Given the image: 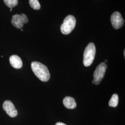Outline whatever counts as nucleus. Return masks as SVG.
<instances>
[{
    "instance_id": "nucleus-1",
    "label": "nucleus",
    "mask_w": 125,
    "mask_h": 125,
    "mask_svg": "<svg viewBox=\"0 0 125 125\" xmlns=\"http://www.w3.org/2000/svg\"><path fill=\"white\" fill-rule=\"evenodd\" d=\"M31 68L35 76L40 80L46 82L49 80L50 74L48 69L45 65L39 62H31Z\"/></svg>"
},
{
    "instance_id": "nucleus-2",
    "label": "nucleus",
    "mask_w": 125,
    "mask_h": 125,
    "mask_svg": "<svg viewBox=\"0 0 125 125\" xmlns=\"http://www.w3.org/2000/svg\"><path fill=\"white\" fill-rule=\"evenodd\" d=\"M96 53L95 46L93 43H90L85 48L83 54V64L86 67L91 65Z\"/></svg>"
},
{
    "instance_id": "nucleus-3",
    "label": "nucleus",
    "mask_w": 125,
    "mask_h": 125,
    "mask_svg": "<svg viewBox=\"0 0 125 125\" xmlns=\"http://www.w3.org/2000/svg\"><path fill=\"white\" fill-rule=\"evenodd\" d=\"M76 24V20L74 16L72 15L67 16L61 26L60 29L62 33L64 35L70 34L74 29Z\"/></svg>"
},
{
    "instance_id": "nucleus-4",
    "label": "nucleus",
    "mask_w": 125,
    "mask_h": 125,
    "mask_svg": "<svg viewBox=\"0 0 125 125\" xmlns=\"http://www.w3.org/2000/svg\"><path fill=\"white\" fill-rule=\"evenodd\" d=\"M107 69V65L105 62L100 63L96 67L93 74L94 80L92 83L95 85H98L101 82Z\"/></svg>"
},
{
    "instance_id": "nucleus-5",
    "label": "nucleus",
    "mask_w": 125,
    "mask_h": 125,
    "mask_svg": "<svg viewBox=\"0 0 125 125\" xmlns=\"http://www.w3.org/2000/svg\"><path fill=\"white\" fill-rule=\"evenodd\" d=\"M28 19L25 14H15L13 16L11 23L13 26L18 29H21L23 27L24 24L28 22Z\"/></svg>"
},
{
    "instance_id": "nucleus-6",
    "label": "nucleus",
    "mask_w": 125,
    "mask_h": 125,
    "mask_svg": "<svg viewBox=\"0 0 125 125\" xmlns=\"http://www.w3.org/2000/svg\"><path fill=\"white\" fill-rule=\"evenodd\" d=\"M111 22L114 28L118 29L123 26L124 21L121 13L118 12H115L111 16Z\"/></svg>"
},
{
    "instance_id": "nucleus-7",
    "label": "nucleus",
    "mask_w": 125,
    "mask_h": 125,
    "mask_svg": "<svg viewBox=\"0 0 125 125\" xmlns=\"http://www.w3.org/2000/svg\"><path fill=\"white\" fill-rule=\"evenodd\" d=\"M2 107L3 109L10 117L13 118L17 115V110L11 101L9 100L5 101L3 104Z\"/></svg>"
},
{
    "instance_id": "nucleus-8",
    "label": "nucleus",
    "mask_w": 125,
    "mask_h": 125,
    "mask_svg": "<svg viewBox=\"0 0 125 125\" xmlns=\"http://www.w3.org/2000/svg\"><path fill=\"white\" fill-rule=\"evenodd\" d=\"M9 62L11 66L15 69H20L22 67V61L17 55L11 56L9 58Z\"/></svg>"
},
{
    "instance_id": "nucleus-9",
    "label": "nucleus",
    "mask_w": 125,
    "mask_h": 125,
    "mask_svg": "<svg viewBox=\"0 0 125 125\" xmlns=\"http://www.w3.org/2000/svg\"><path fill=\"white\" fill-rule=\"evenodd\" d=\"M63 104L68 109H74L76 106L75 100L70 96H66L63 100Z\"/></svg>"
},
{
    "instance_id": "nucleus-10",
    "label": "nucleus",
    "mask_w": 125,
    "mask_h": 125,
    "mask_svg": "<svg viewBox=\"0 0 125 125\" xmlns=\"http://www.w3.org/2000/svg\"><path fill=\"white\" fill-rule=\"evenodd\" d=\"M119 103V96L116 94H114L110 99L108 105L111 107H116L118 104Z\"/></svg>"
},
{
    "instance_id": "nucleus-11",
    "label": "nucleus",
    "mask_w": 125,
    "mask_h": 125,
    "mask_svg": "<svg viewBox=\"0 0 125 125\" xmlns=\"http://www.w3.org/2000/svg\"><path fill=\"white\" fill-rule=\"evenodd\" d=\"M5 4L10 9H12L18 4V0H3Z\"/></svg>"
},
{
    "instance_id": "nucleus-12",
    "label": "nucleus",
    "mask_w": 125,
    "mask_h": 125,
    "mask_svg": "<svg viewBox=\"0 0 125 125\" xmlns=\"http://www.w3.org/2000/svg\"><path fill=\"white\" fill-rule=\"evenodd\" d=\"M29 4L31 8L35 10H39L40 5L38 0H29Z\"/></svg>"
},
{
    "instance_id": "nucleus-13",
    "label": "nucleus",
    "mask_w": 125,
    "mask_h": 125,
    "mask_svg": "<svg viewBox=\"0 0 125 125\" xmlns=\"http://www.w3.org/2000/svg\"><path fill=\"white\" fill-rule=\"evenodd\" d=\"M55 125H67L62 122H57Z\"/></svg>"
},
{
    "instance_id": "nucleus-14",
    "label": "nucleus",
    "mask_w": 125,
    "mask_h": 125,
    "mask_svg": "<svg viewBox=\"0 0 125 125\" xmlns=\"http://www.w3.org/2000/svg\"><path fill=\"white\" fill-rule=\"evenodd\" d=\"M107 60H105V63H106V62H107Z\"/></svg>"
},
{
    "instance_id": "nucleus-15",
    "label": "nucleus",
    "mask_w": 125,
    "mask_h": 125,
    "mask_svg": "<svg viewBox=\"0 0 125 125\" xmlns=\"http://www.w3.org/2000/svg\"><path fill=\"white\" fill-rule=\"evenodd\" d=\"M12 11V9H10V11Z\"/></svg>"
},
{
    "instance_id": "nucleus-16",
    "label": "nucleus",
    "mask_w": 125,
    "mask_h": 125,
    "mask_svg": "<svg viewBox=\"0 0 125 125\" xmlns=\"http://www.w3.org/2000/svg\"><path fill=\"white\" fill-rule=\"evenodd\" d=\"M124 57H125V51H124Z\"/></svg>"
}]
</instances>
